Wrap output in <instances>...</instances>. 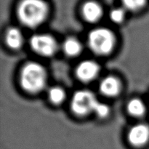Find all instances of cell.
I'll return each mask as SVG.
<instances>
[{"mask_svg":"<svg viewBox=\"0 0 149 149\" xmlns=\"http://www.w3.org/2000/svg\"><path fill=\"white\" fill-rule=\"evenodd\" d=\"M19 20L26 26L35 28L46 19L48 6L44 0H22L17 7Z\"/></svg>","mask_w":149,"mask_h":149,"instance_id":"obj_1","label":"cell"},{"mask_svg":"<svg viewBox=\"0 0 149 149\" xmlns=\"http://www.w3.org/2000/svg\"><path fill=\"white\" fill-rule=\"evenodd\" d=\"M47 82V73L39 63H28L20 73V84L26 91L36 93L45 87Z\"/></svg>","mask_w":149,"mask_h":149,"instance_id":"obj_2","label":"cell"},{"mask_svg":"<svg viewBox=\"0 0 149 149\" xmlns=\"http://www.w3.org/2000/svg\"><path fill=\"white\" fill-rule=\"evenodd\" d=\"M115 36L111 31L99 28L92 31L88 36V45L95 53L99 55L109 54L115 45Z\"/></svg>","mask_w":149,"mask_h":149,"instance_id":"obj_3","label":"cell"},{"mask_svg":"<svg viewBox=\"0 0 149 149\" xmlns=\"http://www.w3.org/2000/svg\"><path fill=\"white\" fill-rule=\"evenodd\" d=\"M95 95L89 90H79L74 95L71 106L73 111L79 116H84L94 112L98 103Z\"/></svg>","mask_w":149,"mask_h":149,"instance_id":"obj_4","label":"cell"},{"mask_svg":"<svg viewBox=\"0 0 149 149\" xmlns=\"http://www.w3.org/2000/svg\"><path fill=\"white\" fill-rule=\"evenodd\" d=\"M30 45L34 52L42 56H51L58 49L55 39L48 34L33 35L30 40Z\"/></svg>","mask_w":149,"mask_h":149,"instance_id":"obj_5","label":"cell"},{"mask_svg":"<svg viewBox=\"0 0 149 149\" xmlns=\"http://www.w3.org/2000/svg\"><path fill=\"white\" fill-rule=\"evenodd\" d=\"M130 143L133 146L141 147L149 141V127L145 124H138L132 127L128 133Z\"/></svg>","mask_w":149,"mask_h":149,"instance_id":"obj_6","label":"cell"},{"mask_svg":"<svg viewBox=\"0 0 149 149\" xmlns=\"http://www.w3.org/2000/svg\"><path fill=\"white\" fill-rule=\"evenodd\" d=\"M100 71V66L93 61H84L77 66L76 74L77 77L82 81H93Z\"/></svg>","mask_w":149,"mask_h":149,"instance_id":"obj_7","label":"cell"},{"mask_svg":"<svg viewBox=\"0 0 149 149\" xmlns=\"http://www.w3.org/2000/svg\"><path fill=\"white\" fill-rule=\"evenodd\" d=\"M103 14L102 7L98 3L93 1H87L82 7V15L84 19L90 23L97 21Z\"/></svg>","mask_w":149,"mask_h":149,"instance_id":"obj_8","label":"cell"},{"mask_svg":"<svg viewBox=\"0 0 149 149\" xmlns=\"http://www.w3.org/2000/svg\"><path fill=\"white\" fill-rule=\"evenodd\" d=\"M121 90L120 82L113 77H107L103 79L100 84V90L104 95L113 97L118 95Z\"/></svg>","mask_w":149,"mask_h":149,"instance_id":"obj_9","label":"cell"},{"mask_svg":"<svg viewBox=\"0 0 149 149\" xmlns=\"http://www.w3.org/2000/svg\"><path fill=\"white\" fill-rule=\"evenodd\" d=\"M5 39L7 45L13 49L20 47L23 42V34L17 28H10L8 29L6 33Z\"/></svg>","mask_w":149,"mask_h":149,"instance_id":"obj_10","label":"cell"},{"mask_svg":"<svg viewBox=\"0 0 149 149\" xmlns=\"http://www.w3.org/2000/svg\"><path fill=\"white\" fill-rule=\"evenodd\" d=\"M63 50L69 56H76L81 51V45L76 38H68L63 43Z\"/></svg>","mask_w":149,"mask_h":149,"instance_id":"obj_11","label":"cell"},{"mask_svg":"<svg viewBox=\"0 0 149 149\" xmlns=\"http://www.w3.org/2000/svg\"><path fill=\"white\" fill-rule=\"evenodd\" d=\"M145 104L141 100L138 98H134L129 102L127 105V110L131 115L134 116H142L146 112Z\"/></svg>","mask_w":149,"mask_h":149,"instance_id":"obj_12","label":"cell"},{"mask_svg":"<svg viewBox=\"0 0 149 149\" xmlns=\"http://www.w3.org/2000/svg\"><path fill=\"white\" fill-rule=\"evenodd\" d=\"M48 96L52 103L55 104H60L65 99V94L63 89L58 87H54L49 89Z\"/></svg>","mask_w":149,"mask_h":149,"instance_id":"obj_13","label":"cell"},{"mask_svg":"<svg viewBox=\"0 0 149 149\" xmlns=\"http://www.w3.org/2000/svg\"><path fill=\"white\" fill-rule=\"evenodd\" d=\"M124 6L130 11H138L144 7L147 0H122Z\"/></svg>","mask_w":149,"mask_h":149,"instance_id":"obj_14","label":"cell"},{"mask_svg":"<svg viewBox=\"0 0 149 149\" xmlns=\"http://www.w3.org/2000/svg\"><path fill=\"white\" fill-rule=\"evenodd\" d=\"M125 16V13L123 9H113L110 13V18L111 19L112 21L116 23H121V22L123 21Z\"/></svg>","mask_w":149,"mask_h":149,"instance_id":"obj_15","label":"cell"},{"mask_svg":"<svg viewBox=\"0 0 149 149\" xmlns=\"http://www.w3.org/2000/svg\"><path fill=\"white\" fill-rule=\"evenodd\" d=\"M94 112L99 117H106L109 113V108L104 103L98 102L95 109Z\"/></svg>","mask_w":149,"mask_h":149,"instance_id":"obj_16","label":"cell"}]
</instances>
